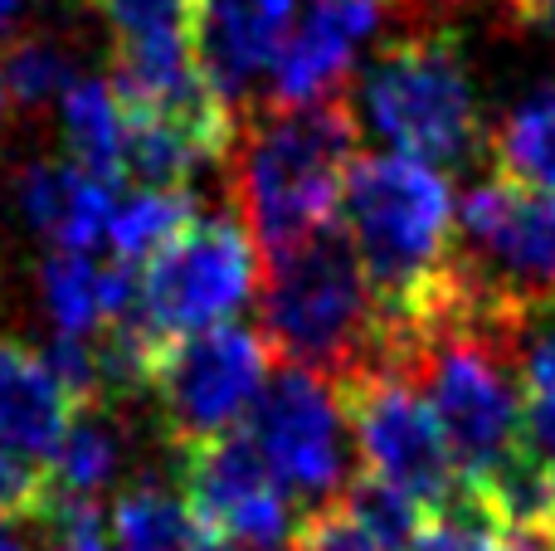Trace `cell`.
I'll return each mask as SVG.
<instances>
[{"instance_id": "44dd1931", "label": "cell", "mask_w": 555, "mask_h": 551, "mask_svg": "<svg viewBox=\"0 0 555 551\" xmlns=\"http://www.w3.org/2000/svg\"><path fill=\"white\" fill-rule=\"evenodd\" d=\"M341 508L356 517L365 537L375 542V551H414L424 523H429V508L414 503L410 494L380 484V478H351V488L341 494Z\"/></svg>"}, {"instance_id": "d4e9b609", "label": "cell", "mask_w": 555, "mask_h": 551, "mask_svg": "<svg viewBox=\"0 0 555 551\" xmlns=\"http://www.w3.org/2000/svg\"><path fill=\"white\" fill-rule=\"evenodd\" d=\"M49 508V469L20 449L0 445V523H29Z\"/></svg>"}, {"instance_id": "e0dca14e", "label": "cell", "mask_w": 555, "mask_h": 551, "mask_svg": "<svg viewBox=\"0 0 555 551\" xmlns=\"http://www.w3.org/2000/svg\"><path fill=\"white\" fill-rule=\"evenodd\" d=\"M195 533H201V523L185 508L181 488L166 484H132L107 508L113 551H191Z\"/></svg>"}, {"instance_id": "cb8c5ba5", "label": "cell", "mask_w": 555, "mask_h": 551, "mask_svg": "<svg viewBox=\"0 0 555 551\" xmlns=\"http://www.w3.org/2000/svg\"><path fill=\"white\" fill-rule=\"evenodd\" d=\"M103 20L113 29V44L195 35V0H103Z\"/></svg>"}, {"instance_id": "4dcf8cb0", "label": "cell", "mask_w": 555, "mask_h": 551, "mask_svg": "<svg viewBox=\"0 0 555 551\" xmlns=\"http://www.w3.org/2000/svg\"><path fill=\"white\" fill-rule=\"evenodd\" d=\"M5 98H10V93H5V78H0V113H5Z\"/></svg>"}, {"instance_id": "8fae6325", "label": "cell", "mask_w": 555, "mask_h": 551, "mask_svg": "<svg viewBox=\"0 0 555 551\" xmlns=\"http://www.w3.org/2000/svg\"><path fill=\"white\" fill-rule=\"evenodd\" d=\"M400 0H307L273 64V103H322L346 93L361 49L390 25Z\"/></svg>"}, {"instance_id": "52a82bcc", "label": "cell", "mask_w": 555, "mask_h": 551, "mask_svg": "<svg viewBox=\"0 0 555 551\" xmlns=\"http://www.w3.org/2000/svg\"><path fill=\"white\" fill-rule=\"evenodd\" d=\"M336 390H341V406H346V420H351V439L365 474L410 494L429 513L459 494L463 478H459V464H453V449L443 439L429 396L420 390V381L410 371L371 367L336 381Z\"/></svg>"}, {"instance_id": "4fadbf2b", "label": "cell", "mask_w": 555, "mask_h": 551, "mask_svg": "<svg viewBox=\"0 0 555 551\" xmlns=\"http://www.w3.org/2000/svg\"><path fill=\"white\" fill-rule=\"evenodd\" d=\"M20 210L54 249L93 254L98 244H107L117 201L113 185L88 176L68 156H44L20 176Z\"/></svg>"}, {"instance_id": "7402d4cb", "label": "cell", "mask_w": 555, "mask_h": 551, "mask_svg": "<svg viewBox=\"0 0 555 551\" xmlns=\"http://www.w3.org/2000/svg\"><path fill=\"white\" fill-rule=\"evenodd\" d=\"M512 361L527 400H555V293L527 298L512 312Z\"/></svg>"}, {"instance_id": "603a6c76", "label": "cell", "mask_w": 555, "mask_h": 551, "mask_svg": "<svg viewBox=\"0 0 555 551\" xmlns=\"http://www.w3.org/2000/svg\"><path fill=\"white\" fill-rule=\"evenodd\" d=\"M0 78H5V93L15 103L35 107V103H49V98H64L68 88L78 84L74 78V59L54 44V39L35 35V39H20L10 44L5 64H0Z\"/></svg>"}, {"instance_id": "4316f807", "label": "cell", "mask_w": 555, "mask_h": 551, "mask_svg": "<svg viewBox=\"0 0 555 551\" xmlns=\"http://www.w3.org/2000/svg\"><path fill=\"white\" fill-rule=\"evenodd\" d=\"M39 523L54 533V551H107V517L98 513V503H49Z\"/></svg>"}, {"instance_id": "8992f818", "label": "cell", "mask_w": 555, "mask_h": 551, "mask_svg": "<svg viewBox=\"0 0 555 551\" xmlns=\"http://www.w3.org/2000/svg\"><path fill=\"white\" fill-rule=\"evenodd\" d=\"M269 337L234 322L166 342L152 357L146 390L162 410L171 445L191 449L244 430L259 396L269 390Z\"/></svg>"}, {"instance_id": "f546056e", "label": "cell", "mask_w": 555, "mask_h": 551, "mask_svg": "<svg viewBox=\"0 0 555 551\" xmlns=\"http://www.w3.org/2000/svg\"><path fill=\"white\" fill-rule=\"evenodd\" d=\"M0 551H25V547H20V542H15V537H10V533H0Z\"/></svg>"}, {"instance_id": "ac0fdd59", "label": "cell", "mask_w": 555, "mask_h": 551, "mask_svg": "<svg viewBox=\"0 0 555 551\" xmlns=\"http://www.w3.org/2000/svg\"><path fill=\"white\" fill-rule=\"evenodd\" d=\"M498 176L555 195V88H537L507 113L492 142Z\"/></svg>"}, {"instance_id": "1f68e13d", "label": "cell", "mask_w": 555, "mask_h": 551, "mask_svg": "<svg viewBox=\"0 0 555 551\" xmlns=\"http://www.w3.org/2000/svg\"><path fill=\"white\" fill-rule=\"evenodd\" d=\"M551 478H555V469H551Z\"/></svg>"}, {"instance_id": "f1b7e54d", "label": "cell", "mask_w": 555, "mask_h": 551, "mask_svg": "<svg viewBox=\"0 0 555 551\" xmlns=\"http://www.w3.org/2000/svg\"><path fill=\"white\" fill-rule=\"evenodd\" d=\"M15 15H20V0H0V35L15 25Z\"/></svg>"}, {"instance_id": "9c48e42d", "label": "cell", "mask_w": 555, "mask_h": 551, "mask_svg": "<svg viewBox=\"0 0 555 551\" xmlns=\"http://www.w3.org/2000/svg\"><path fill=\"white\" fill-rule=\"evenodd\" d=\"M176 484L195 523L220 533L240 551H293L307 513L278 488L244 430L210 445L176 449Z\"/></svg>"}, {"instance_id": "484cf974", "label": "cell", "mask_w": 555, "mask_h": 551, "mask_svg": "<svg viewBox=\"0 0 555 551\" xmlns=\"http://www.w3.org/2000/svg\"><path fill=\"white\" fill-rule=\"evenodd\" d=\"M293 551H375V542L356 527V517L346 513L341 498H336V503H326V508H317V513L302 517Z\"/></svg>"}, {"instance_id": "3957f363", "label": "cell", "mask_w": 555, "mask_h": 551, "mask_svg": "<svg viewBox=\"0 0 555 551\" xmlns=\"http://www.w3.org/2000/svg\"><path fill=\"white\" fill-rule=\"evenodd\" d=\"M263 337L287 367L346 381L385 367V322L341 225L263 269Z\"/></svg>"}, {"instance_id": "9a60e30c", "label": "cell", "mask_w": 555, "mask_h": 551, "mask_svg": "<svg viewBox=\"0 0 555 551\" xmlns=\"http://www.w3.org/2000/svg\"><path fill=\"white\" fill-rule=\"evenodd\" d=\"M59 117H64V146L68 162L83 166L88 176L117 185L127 176V103L117 84L107 78H78L64 98H59Z\"/></svg>"}, {"instance_id": "6da1fadb", "label": "cell", "mask_w": 555, "mask_h": 551, "mask_svg": "<svg viewBox=\"0 0 555 551\" xmlns=\"http://www.w3.org/2000/svg\"><path fill=\"white\" fill-rule=\"evenodd\" d=\"M341 230L385 322V367L459 283V205L439 166L410 156H356L341 195Z\"/></svg>"}, {"instance_id": "ba28073f", "label": "cell", "mask_w": 555, "mask_h": 551, "mask_svg": "<svg viewBox=\"0 0 555 551\" xmlns=\"http://www.w3.org/2000/svg\"><path fill=\"white\" fill-rule=\"evenodd\" d=\"M244 435L254 439L287 498L307 513L336 503L351 478V420H346L336 381L302 367H283L259 396Z\"/></svg>"}, {"instance_id": "5b68a950", "label": "cell", "mask_w": 555, "mask_h": 551, "mask_svg": "<svg viewBox=\"0 0 555 551\" xmlns=\"http://www.w3.org/2000/svg\"><path fill=\"white\" fill-rule=\"evenodd\" d=\"M259 289V249L234 215H195L156 259L137 269L132 322L156 351L191 332L224 328Z\"/></svg>"}, {"instance_id": "ffe728a7", "label": "cell", "mask_w": 555, "mask_h": 551, "mask_svg": "<svg viewBox=\"0 0 555 551\" xmlns=\"http://www.w3.org/2000/svg\"><path fill=\"white\" fill-rule=\"evenodd\" d=\"M44 308L54 318L59 337L93 342L107 328V298H103V264H93L88 254L54 249L44 259Z\"/></svg>"}, {"instance_id": "d6986e66", "label": "cell", "mask_w": 555, "mask_h": 551, "mask_svg": "<svg viewBox=\"0 0 555 551\" xmlns=\"http://www.w3.org/2000/svg\"><path fill=\"white\" fill-rule=\"evenodd\" d=\"M191 220H195L191 191H152V185H142V191L127 195L113 210V225H107L113 259L142 269V264L156 259Z\"/></svg>"}, {"instance_id": "2e32d148", "label": "cell", "mask_w": 555, "mask_h": 551, "mask_svg": "<svg viewBox=\"0 0 555 551\" xmlns=\"http://www.w3.org/2000/svg\"><path fill=\"white\" fill-rule=\"evenodd\" d=\"M122 464V439L103 420V406L78 410L68 435L49 454V503H98Z\"/></svg>"}, {"instance_id": "5bb4252c", "label": "cell", "mask_w": 555, "mask_h": 551, "mask_svg": "<svg viewBox=\"0 0 555 551\" xmlns=\"http://www.w3.org/2000/svg\"><path fill=\"white\" fill-rule=\"evenodd\" d=\"M74 415L78 406L54 376L49 357L0 337V445L49 464Z\"/></svg>"}, {"instance_id": "83f0119b", "label": "cell", "mask_w": 555, "mask_h": 551, "mask_svg": "<svg viewBox=\"0 0 555 551\" xmlns=\"http://www.w3.org/2000/svg\"><path fill=\"white\" fill-rule=\"evenodd\" d=\"M507 5H512V15H517V25L555 39V0H507Z\"/></svg>"}, {"instance_id": "30bf717a", "label": "cell", "mask_w": 555, "mask_h": 551, "mask_svg": "<svg viewBox=\"0 0 555 551\" xmlns=\"http://www.w3.org/2000/svg\"><path fill=\"white\" fill-rule=\"evenodd\" d=\"M459 259L502 298L555 293V195L507 176L478 181L459 205Z\"/></svg>"}, {"instance_id": "7a4b0ae2", "label": "cell", "mask_w": 555, "mask_h": 551, "mask_svg": "<svg viewBox=\"0 0 555 551\" xmlns=\"http://www.w3.org/2000/svg\"><path fill=\"white\" fill-rule=\"evenodd\" d=\"M356 107L346 93L322 103H269L240 117L234 181L249 240L263 259L312 244L341 220L346 176L356 166Z\"/></svg>"}, {"instance_id": "277c9868", "label": "cell", "mask_w": 555, "mask_h": 551, "mask_svg": "<svg viewBox=\"0 0 555 551\" xmlns=\"http://www.w3.org/2000/svg\"><path fill=\"white\" fill-rule=\"evenodd\" d=\"M351 107L375 142L410 162L453 171L478 152V88L453 29H404L375 49Z\"/></svg>"}, {"instance_id": "7c38bea8", "label": "cell", "mask_w": 555, "mask_h": 551, "mask_svg": "<svg viewBox=\"0 0 555 551\" xmlns=\"http://www.w3.org/2000/svg\"><path fill=\"white\" fill-rule=\"evenodd\" d=\"M293 35V0H195V59L220 103L240 113Z\"/></svg>"}]
</instances>
